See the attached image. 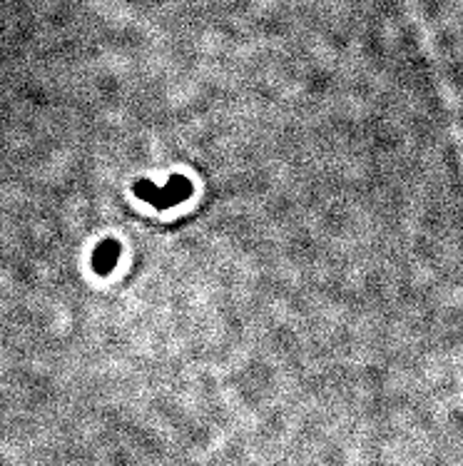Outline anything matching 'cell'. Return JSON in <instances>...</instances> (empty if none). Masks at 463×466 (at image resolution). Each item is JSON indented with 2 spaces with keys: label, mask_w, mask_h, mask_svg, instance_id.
<instances>
[{
  "label": "cell",
  "mask_w": 463,
  "mask_h": 466,
  "mask_svg": "<svg viewBox=\"0 0 463 466\" xmlns=\"http://www.w3.org/2000/svg\"><path fill=\"white\" fill-rule=\"evenodd\" d=\"M138 195L144 200H150L155 207H170V204H177L180 200H184L189 195V184L187 180L182 178H175L167 187H162V190H157L155 184L150 182H142L138 184Z\"/></svg>",
  "instance_id": "6da1fadb"
},
{
  "label": "cell",
  "mask_w": 463,
  "mask_h": 466,
  "mask_svg": "<svg viewBox=\"0 0 463 466\" xmlns=\"http://www.w3.org/2000/svg\"><path fill=\"white\" fill-rule=\"evenodd\" d=\"M118 252H120V247L115 242L100 244V250L95 252V260H92V264H95V272H100V275H107V272L115 267Z\"/></svg>",
  "instance_id": "7a4b0ae2"
}]
</instances>
